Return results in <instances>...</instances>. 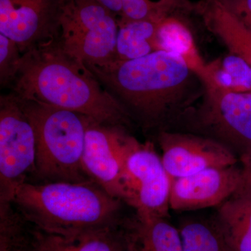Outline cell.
Instances as JSON below:
<instances>
[{"mask_svg":"<svg viewBox=\"0 0 251 251\" xmlns=\"http://www.w3.org/2000/svg\"><path fill=\"white\" fill-rule=\"evenodd\" d=\"M86 68L148 127L168 129L203 94L201 78L171 51Z\"/></svg>","mask_w":251,"mask_h":251,"instance_id":"6da1fadb","label":"cell"},{"mask_svg":"<svg viewBox=\"0 0 251 251\" xmlns=\"http://www.w3.org/2000/svg\"><path fill=\"white\" fill-rule=\"evenodd\" d=\"M14 81V94L19 98L77 112L103 125L125 128L130 125V114L121 102L57 41L22 54Z\"/></svg>","mask_w":251,"mask_h":251,"instance_id":"7a4b0ae2","label":"cell"},{"mask_svg":"<svg viewBox=\"0 0 251 251\" xmlns=\"http://www.w3.org/2000/svg\"><path fill=\"white\" fill-rule=\"evenodd\" d=\"M33 228L72 237L120 224L128 206L94 181L36 183L20 185L11 199Z\"/></svg>","mask_w":251,"mask_h":251,"instance_id":"3957f363","label":"cell"},{"mask_svg":"<svg viewBox=\"0 0 251 251\" xmlns=\"http://www.w3.org/2000/svg\"><path fill=\"white\" fill-rule=\"evenodd\" d=\"M35 131L36 183L92 181L82 166L88 117L19 98Z\"/></svg>","mask_w":251,"mask_h":251,"instance_id":"277c9868","label":"cell"},{"mask_svg":"<svg viewBox=\"0 0 251 251\" xmlns=\"http://www.w3.org/2000/svg\"><path fill=\"white\" fill-rule=\"evenodd\" d=\"M202 84L201 101L187 109L173 126L219 142L244 164L251 158V93Z\"/></svg>","mask_w":251,"mask_h":251,"instance_id":"5b68a950","label":"cell"},{"mask_svg":"<svg viewBox=\"0 0 251 251\" xmlns=\"http://www.w3.org/2000/svg\"><path fill=\"white\" fill-rule=\"evenodd\" d=\"M119 19L97 0H66L57 44L69 57L85 66L117 60Z\"/></svg>","mask_w":251,"mask_h":251,"instance_id":"8992f818","label":"cell"},{"mask_svg":"<svg viewBox=\"0 0 251 251\" xmlns=\"http://www.w3.org/2000/svg\"><path fill=\"white\" fill-rule=\"evenodd\" d=\"M35 131L16 94L0 98V201H11L15 190L34 175Z\"/></svg>","mask_w":251,"mask_h":251,"instance_id":"52a82bcc","label":"cell"},{"mask_svg":"<svg viewBox=\"0 0 251 251\" xmlns=\"http://www.w3.org/2000/svg\"><path fill=\"white\" fill-rule=\"evenodd\" d=\"M172 182L152 144L135 139L124 166L126 204L140 215L169 219Z\"/></svg>","mask_w":251,"mask_h":251,"instance_id":"ba28073f","label":"cell"},{"mask_svg":"<svg viewBox=\"0 0 251 251\" xmlns=\"http://www.w3.org/2000/svg\"><path fill=\"white\" fill-rule=\"evenodd\" d=\"M135 140L126 133L125 128L88 118L82 156L84 171L110 196L125 203L124 166Z\"/></svg>","mask_w":251,"mask_h":251,"instance_id":"9c48e42d","label":"cell"},{"mask_svg":"<svg viewBox=\"0 0 251 251\" xmlns=\"http://www.w3.org/2000/svg\"><path fill=\"white\" fill-rule=\"evenodd\" d=\"M66 0H0V34L24 54L58 40Z\"/></svg>","mask_w":251,"mask_h":251,"instance_id":"30bf717a","label":"cell"},{"mask_svg":"<svg viewBox=\"0 0 251 251\" xmlns=\"http://www.w3.org/2000/svg\"><path fill=\"white\" fill-rule=\"evenodd\" d=\"M158 141L163 166L173 180L208 168L240 163L230 150L203 135L181 130H161Z\"/></svg>","mask_w":251,"mask_h":251,"instance_id":"8fae6325","label":"cell"},{"mask_svg":"<svg viewBox=\"0 0 251 251\" xmlns=\"http://www.w3.org/2000/svg\"><path fill=\"white\" fill-rule=\"evenodd\" d=\"M244 179L242 164L215 167L173 180L170 206L176 211L216 207L239 188Z\"/></svg>","mask_w":251,"mask_h":251,"instance_id":"7c38bea8","label":"cell"},{"mask_svg":"<svg viewBox=\"0 0 251 251\" xmlns=\"http://www.w3.org/2000/svg\"><path fill=\"white\" fill-rule=\"evenodd\" d=\"M193 11L202 18L204 26L228 49L251 67V31L221 0H200Z\"/></svg>","mask_w":251,"mask_h":251,"instance_id":"4fadbf2b","label":"cell"},{"mask_svg":"<svg viewBox=\"0 0 251 251\" xmlns=\"http://www.w3.org/2000/svg\"><path fill=\"white\" fill-rule=\"evenodd\" d=\"M128 216L120 224L72 237L44 233L31 227L44 251H129Z\"/></svg>","mask_w":251,"mask_h":251,"instance_id":"5bb4252c","label":"cell"},{"mask_svg":"<svg viewBox=\"0 0 251 251\" xmlns=\"http://www.w3.org/2000/svg\"><path fill=\"white\" fill-rule=\"evenodd\" d=\"M213 216L234 251H251V186L244 179Z\"/></svg>","mask_w":251,"mask_h":251,"instance_id":"9a60e30c","label":"cell"},{"mask_svg":"<svg viewBox=\"0 0 251 251\" xmlns=\"http://www.w3.org/2000/svg\"><path fill=\"white\" fill-rule=\"evenodd\" d=\"M129 251H184L177 227L166 218L140 215L127 220Z\"/></svg>","mask_w":251,"mask_h":251,"instance_id":"2e32d148","label":"cell"},{"mask_svg":"<svg viewBox=\"0 0 251 251\" xmlns=\"http://www.w3.org/2000/svg\"><path fill=\"white\" fill-rule=\"evenodd\" d=\"M168 14L134 21L119 20L117 59L140 58L159 50L158 30L162 20Z\"/></svg>","mask_w":251,"mask_h":251,"instance_id":"e0dca14e","label":"cell"},{"mask_svg":"<svg viewBox=\"0 0 251 251\" xmlns=\"http://www.w3.org/2000/svg\"><path fill=\"white\" fill-rule=\"evenodd\" d=\"M158 50L171 51L182 57L201 78L206 77L207 64L200 55L189 27L175 12L163 18L158 30Z\"/></svg>","mask_w":251,"mask_h":251,"instance_id":"ac0fdd59","label":"cell"},{"mask_svg":"<svg viewBox=\"0 0 251 251\" xmlns=\"http://www.w3.org/2000/svg\"><path fill=\"white\" fill-rule=\"evenodd\" d=\"M177 228L184 251H234L213 215L186 218Z\"/></svg>","mask_w":251,"mask_h":251,"instance_id":"d6986e66","label":"cell"},{"mask_svg":"<svg viewBox=\"0 0 251 251\" xmlns=\"http://www.w3.org/2000/svg\"><path fill=\"white\" fill-rule=\"evenodd\" d=\"M119 20H142L176 12L189 11L188 0H97Z\"/></svg>","mask_w":251,"mask_h":251,"instance_id":"ffe728a7","label":"cell"},{"mask_svg":"<svg viewBox=\"0 0 251 251\" xmlns=\"http://www.w3.org/2000/svg\"><path fill=\"white\" fill-rule=\"evenodd\" d=\"M202 83L210 82L236 92L251 93V67L240 57L229 53L222 60L207 64Z\"/></svg>","mask_w":251,"mask_h":251,"instance_id":"44dd1931","label":"cell"},{"mask_svg":"<svg viewBox=\"0 0 251 251\" xmlns=\"http://www.w3.org/2000/svg\"><path fill=\"white\" fill-rule=\"evenodd\" d=\"M30 229L11 201H0V251H16Z\"/></svg>","mask_w":251,"mask_h":251,"instance_id":"7402d4cb","label":"cell"},{"mask_svg":"<svg viewBox=\"0 0 251 251\" xmlns=\"http://www.w3.org/2000/svg\"><path fill=\"white\" fill-rule=\"evenodd\" d=\"M22 53L14 41L0 34V82L5 85L14 81Z\"/></svg>","mask_w":251,"mask_h":251,"instance_id":"603a6c76","label":"cell"},{"mask_svg":"<svg viewBox=\"0 0 251 251\" xmlns=\"http://www.w3.org/2000/svg\"><path fill=\"white\" fill-rule=\"evenodd\" d=\"M251 31V0H221Z\"/></svg>","mask_w":251,"mask_h":251,"instance_id":"cb8c5ba5","label":"cell"},{"mask_svg":"<svg viewBox=\"0 0 251 251\" xmlns=\"http://www.w3.org/2000/svg\"><path fill=\"white\" fill-rule=\"evenodd\" d=\"M15 251H44L41 249L39 243L36 241L34 237L33 229L31 227L30 232L28 234L27 237L25 239L19 247L17 248Z\"/></svg>","mask_w":251,"mask_h":251,"instance_id":"d4e9b609","label":"cell"},{"mask_svg":"<svg viewBox=\"0 0 251 251\" xmlns=\"http://www.w3.org/2000/svg\"><path fill=\"white\" fill-rule=\"evenodd\" d=\"M242 166L244 172V179L251 186V158Z\"/></svg>","mask_w":251,"mask_h":251,"instance_id":"484cf974","label":"cell"}]
</instances>
